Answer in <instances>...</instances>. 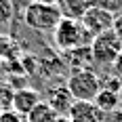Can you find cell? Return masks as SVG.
<instances>
[{"label": "cell", "mask_w": 122, "mask_h": 122, "mask_svg": "<svg viewBox=\"0 0 122 122\" xmlns=\"http://www.w3.org/2000/svg\"><path fill=\"white\" fill-rule=\"evenodd\" d=\"M116 122H122V110L118 112V114H116Z\"/></svg>", "instance_id": "obj_21"}, {"label": "cell", "mask_w": 122, "mask_h": 122, "mask_svg": "<svg viewBox=\"0 0 122 122\" xmlns=\"http://www.w3.org/2000/svg\"><path fill=\"white\" fill-rule=\"evenodd\" d=\"M88 4H91V6H97V9H107V11H110L112 0H88Z\"/></svg>", "instance_id": "obj_17"}, {"label": "cell", "mask_w": 122, "mask_h": 122, "mask_svg": "<svg viewBox=\"0 0 122 122\" xmlns=\"http://www.w3.org/2000/svg\"><path fill=\"white\" fill-rule=\"evenodd\" d=\"M63 15L59 6L53 4H40V2H30L25 6L23 21L27 27L36 30V32H55V27L61 23Z\"/></svg>", "instance_id": "obj_2"}, {"label": "cell", "mask_w": 122, "mask_h": 122, "mask_svg": "<svg viewBox=\"0 0 122 122\" xmlns=\"http://www.w3.org/2000/svg\"><path fill=\"white\" fill-rule=\"evenodd\" d=\"M57 118H59V116L55 114V110L51 107L49 103H46V101H40L36 107L27 114L25 122H55Z\"/></svg>", "instance_id": "obj_12"}, {"label": "cell", "mask_w": 122, "mask_h": 122, "mask_svg": "<svg viewBox=\"0 0 122 122\" xmlns=\"http://www.w3.org/2000/svg\"><path fill=\"white\" fill-rule=\"evenodd\" d=\"M110 11L114 13V17L122 15V0H112V6H110Z\"/></svg>", "instance_id": "obj_18"}, {"label": "cell", "mask_w": 122, "mask_h": 122, "mask_svg": "<svg viewBox=\"0 0 122 122\" xmlns=\"http://www.w3.org/2000/svg\"><path fill=\"white\" fill-rule=\"evenodd\" d=\"M61 9V15L65 19H74V21H82L84 13L91 9L88 0H61L59 4Z\"/></svg>", "instance_id": "obj_10"}, {"label": "cell", "mask_w": 122, "mask_h": 122, "mask_svg": "<svg viewBox=\"0 0 122 122\" xmlns=\"http://www.w3.org/2000/svg\"><path fill=\"white\" fill-rule=\"evenodd\" d=\"M67 118L72 122H103L105 114L93 101H76L70 110V114H67Z\"/></svg>", "instance_id": "obj_7"}, {"label": "cell", "mask_w": 122, "mask_h": 122, "mask_svg": "<svg viewBox=\"0 0 122 122\" xmlns=\"http://www.w3.org/2000/svg\"><path fill=\"white\" fill-rule=\"evenodd\" d=\"M67 91L72 93L76 101H95L99 95L101 86V78L91 70H80V72H72L67 78Z\"/></svg>", "instance_id": "obj_3"}, {"label": "cell", "mask_w": 122, "mask_h": 122, "mask_svg": "<svg viewBox=\"0 0 122 122\" xmlns=\"http://www.w3.org/2000/svg\"><path fill=\"white\" fill-rule=\"evenodd\" d=\"M93 103H95V105H97L103 114H112V112H116L118 107H120L118 93L107 91V88H101V91H99V95L95 97V101H93Z\"/></svg>", "instance_id": "obj_11"}, {"label": "cell", "mask_w": 122, "mask_h": 122, "mask_svg": "<svg viewBox=\"0 0 122 122\" xmlns=\"http://www.w3.org/2000/svg\"><path fill=\"white\" fill-rule=\"evenodd\" d=\"M11 19H13V2L0 0V25H6Z\"/></svg>", "instance_id": "obj_13"}, {"label": "cell", "mask_w": 122, "mask_h": 122, "mask_svg": "<svg viewBox=\"0 0 122 122\" xmlns=\"http://www.w3.org/2000/svg\"><path fill=\"white\" fill-rule=\"evenodd\" d=\"M0 122H23V118H21L17 112H13L11 107H9V110L0 112Z\"/></svg>", "instance_id": "obj_14"}, {"label": "cell", "mask_w": 122, "mask_h": 122, "mask_svg": "<svg viewBox=\"0 0 122 122\" xmlns=\"http://www.w3.org/2000/svg\"><path fill=\"white\" fill-rule=\"evenodd\" d=\"M63 57L67 61V65H72L74 72H80V70H88L93 61V53H91V46H80V49H74L70 53H63Z\"/></svg>", "instance_id": "obj_9"}, {"label": "cell", "mask_w": 122, "mask_h": 122, "mask_svg": "<svg viewBox=\"0 0 122 122\" xmlns=\"http://www.w3.org/2000/svg\"><path fill=\"white\" fill-rule=\"evenodd\" d=\"M53 40H55V46L61 53H70L74 49H80V46H91L93 44V36L86 32V27L80 21H74V19H61V23L55 27L53 32Z\"/></svg>", "instance_id": "obj_1"}, {"label": "cell", "mask_w": 122, "mask_h": 122, "mask_svg": "<svg viewBox=\"0 0 122 122\" xmlns=\"http://www.w3.org/2000/svg\"><path fill=\"white\" fill-rule=\"evenodd\" d=\"M91 53H93V61L101 65V67H107L114 65L118 55L122 53V44L118 42V38L114 32H105V34H99L93 38V44H91Z\"/></svg>", "instance_id": "obj_4"}, {"label": "cell", "mask_w": 122, "mask_h": 122, "mask_svg": "<svg viewBox=\"0 0 122 122\" xmlns=\"http://www.w3.org/2000/svg\"><path fill=\"white\" fill-rule=\"evenodd\" d=\"M40 103V95L34 88H19L11 95V110L17 112L21 118H27V114Z\"/></svg>", "instance_id": "obj_6"}, {"label": "cell", "mask_w": 122, "mask_h": 122, "mask_svg": "<svg viewBox=\"0 0 122 122\" xmlns=\"http://www.w3.org/2000/svg\"><path fill=\"white\" fill-rule=\"evenodd\" d=\"M55 122H72V120H70L67 116H59V118H57V120H55Z\"/></svg>", "instance_id": "obj_20"}, {"label": "cell", "mask_w": 122, "mask_h": 122, "mask_svg": "<svg viewBox=\"0 0 122 122\" xmlns=\"http://www.w3.org/2000/svg\"><path fill=\"white\" fill-rule=\"evenodd\" d=\"M32 2H40V4H53V6H59L61 0H32Z\"/></svg>", "instance_id": "obj_19"}, {"label": "cell", "mask_w": 122, "mask_h": 122, "mask_svg": "<svg viewBox=\"0 0 122 122\" xmlns=\"http://www.w3.org/2000/svg\"><path fill=\"white\" fill-rule=\"evenodd\" d=\"M46 103L55 110L57 116H67L70 110H72V105L76 103V99H74L72 93L67 91V86H57V88H53L49 93V101H46Z\"/></svg>", "instance_id": "obj_8"}, {"label": "cell", "mask_w": 122, "mask_h": 122, "mask_svg": "<svg viewBox=\"0 0 122 122\" xmlns=\"http://www.w3.org/2000/svg\"><path fill=\"white\" fill-rule=\"evenodd\" d=\"M112 67H114V76H116V78L122 82V53L118 55V59H116V63H114Z\"/></svg>", "instance_id": "obj_16"}, {"label": "cell", "mask_w": 122, "mask_h": 122, "mask_svg": "<svg viewBox=\"0 0 122 122\" xmlns=\"http://www.w3.org/2000/svg\"><path fill=\"white\" fill-rule=\"evenodd\" d=\"M112 32L116 34V38H118V42L122 44V15H118V17L114 19V27H112Z\"/></svg>", "instance_id": "obj_15"}, {"label": "cell", "mask_w": 122, "mask_h": 122, "mask_svg": "<svg viewBox=\"0 0 122 122\" xmlns=\"http://www.w3.org/2000/svg\"><path fill=\"white\" fill-rule=\"evenodd\" d=\"M114 19H116V17H114V13H112V11L91 6V9L84 13V17H82L80 23L86 27V32H88L91 36L95 38V36H99V34L112 32V27H114Z\"/></svg>", "instance_id": "obj_5"}, {"label": "cell", "mask_w": 122, "mask_h": 122, "mask_svg": "<svg viewBox=\"0 0 122 122\" xmlns=\"http://www.w3.org/2000/svg\"><path fill=\"white\" fill-rule=\"evenodd\" d=\"M118 99H120V110H122V86H120V91H118Z\"/></svg>", "instance_id": "obj_22"}]
</instances>
